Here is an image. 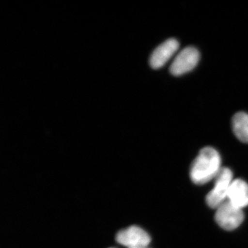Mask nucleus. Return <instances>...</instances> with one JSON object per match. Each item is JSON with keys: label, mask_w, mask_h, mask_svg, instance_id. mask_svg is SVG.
I'll return each mask as SVG.
<instances>
[{"label": "nucleus", "mask_w": 248, "mask_h": 248, "mask_svg": "<svg viewBox=\"0 0 248 248\" xmlns=\"http://www.w3.org/2000/svg\"><path fill=\"white\" fill-rule=\"evenodd\" d=\"M221 156L215 148H204L194 160L190 168V178L197 185H203L216 178L222 169Z\"/></svg>", "instance_id": "obj_1"}, {"label": "nucleus", "mask_w": 248, "mask_h": 248, "mask_svg": "<svg viewBox=\"0 0 248 248\" xmlns=\"http://www.w3.org/2000/svg\"><path fill=\"white\" fill-rule=\"evenodd\" d=\"M215 186L206 197V203L211 208L217 209L226 202L228 191L233 182V174L231 170L222 168L215 179Z\"/></svg>", "instance_id": "obj_2"}, {"label": "nucleus", "mask_w": 248, "mask_h": 248, "mask_svg": "<svg viewBox=\"0 0 248 248\" xmlns=\"http://www.w3.org/2000/svg\"><path fill=\"white\" fill-rule=\"evenodd\" d=\"M244 219L243 209L235 206L226 200L217 208L215 220L218 226L226 231H233L242 223Z\"/></svg>", "instance_id": "obj_3"}, {"label": "nucleus", "mask_w": 248, "mask_h": 248, "mask_svg": "<svg viewBox=\"0 0 248 248\" xmlns=\"http://www.w3.org/2000/svg\"><path fill=\"white\" fill-rule=\"evenodd\" d=\"M200 60V53L195 47L188 46L183 49L172 64L170 71L173 76H179L192 71Z\"/></svg>", "instance_id": "obj_4"}, {"label": "nucleus", "mask_w": 248, "mask_h": 248, "mask_svg": "<svg viewBox=\"0 0 248 248\" xmlns=\"http://www.w3.org/2000/svg\"><path fill=\"white\" fill-rule=\"evenodd\" d=\"M116 240L119 244L128 248L147 247L151 243V236L138 226H130L117 233Z\"/></svg>", "instance_id": "obj_5"}, {"label": "nucleus", "mask_w": 248, "mask_h": 248, "mask_svg": "<svg viewBox=\"0 0 248 248\" xmlns=\"http://www.w3.org/2000/svg\"><path fill=\"white\" fill-rule=\"evenodd\" d=\"M179 43L174 38L169 39L155 48L150 58V64L154 69L161 68L169 61L179 49Z\"/></svg>", "instance_id": "obj_6"}, {"label": "nucleus", "mask_w": 248, "mask_h": 248, "mask_svg": "<svg viewBox=\"0 0 248 248\" xmlns=\"http://www.w3.org/2000/svg\"><path fill=\"white\" fill-rule=\"evenodd\" d=\"M231 203L243 209L248 205V184L242 179H235L232 182L228 198Z\"/></svg>", "instance_id": "obj_7"}, {"label": "nucleus", "mask_w": 248, "mask_h": 248, "mask_svg": "<svg viewBox=\"0 0 248 248\" xmlns=\"http://www.w3.org/2000/svg\"><path fill=\"white\" fill-rule=\"evenodd\" d=\"M233 131L240 141L248 143V115L239 112L235 114L232 120Z\"/></svg>", "instance_id": "obj_8"}, {"label": "nucleus", "mask_w": 248, "mask_h": 248, "mask_svg": "<svg viewBox=\"0 0 248 248\" xmlns=\"http://www.w3.org/2000/svg\"><path fill=\"white\" fill-rule=\"evenodd\" d=\"M135 248H147V247Z\"/></svg>", "instance_id": "obj_9"}]
</instances>
